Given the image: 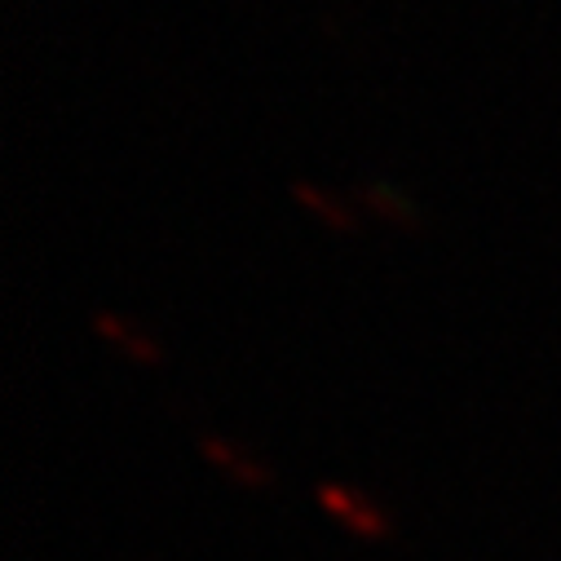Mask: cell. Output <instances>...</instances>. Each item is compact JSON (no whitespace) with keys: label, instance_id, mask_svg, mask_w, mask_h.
Here are the masks:
<instances>
[{"label":"cell","instance_id":"cell-3","mask_svg":"<svg viewBox=\"0 0 561 561\" xmlns=\"http://www.w3.org/2000/svg\"><path fill=\"white\" fill-rule=\"evenodd\" d=\"M93 328H98V336L102 341H111L119 354H128L133 363H142V367H160V358H164V350L142 332V328H133L128 319H119V314H111V310H98L93 314Z\"/></svg>","mask_w":561,"mask_h":561},{"label":"cell","instance_id":"cell-2","mask_svg":"<svg viewBox=\"0 0 561 561\" xmlns=\"http://www.w3.org/2000/svg\"><path fill=\"white\" fill-rule=\"evenodd\" d=\"M199 447H204V456H208V465H217L226 478H234L239 486H274V473H270V465L265 460H256L252 451H239L234 443H226V438H199Z\"/></svg>","mask_w":561,"mask_h":561},{"label":"cell","instance_id":"cell-1","mask_svg":"<svg viewBox=\"0 0 561 561\" xmlns=\"http://www.w3.org/2000/svg\"><path fill=\"white\" fill-rule=\"evenodd\" d=\"M319 504L328 508V517H336L350 535H358V539H385L389 530H393V522H389V513L380 508V504H371L363 491H354V486H336V482H323L319 486Z\"/></svg>","mask_w":561,"mask_h":561}]
</instances>
